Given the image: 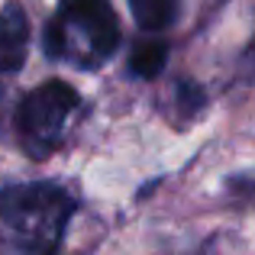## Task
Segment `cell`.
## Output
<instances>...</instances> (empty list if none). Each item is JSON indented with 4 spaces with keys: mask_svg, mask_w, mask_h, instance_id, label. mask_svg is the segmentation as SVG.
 Returning <instances> with one entry per match:
<instances>
[{
    "mask_svg": "<svg viewBox=\"0 0 255 255\" xmlns=\"http://www.w3.org/2000/svg\"><path fill=\"white\" fill-rule=\"evenodd\" d=\"M45 55L94 71L117 52L120 19L110 0H58L45 23Z\"/></svg>",
    "mask_w": 255,
    "mask_h": 255,
    "instance_id": "1",
    "label": "cell"
},
{
    "mask_svg": "<svg viewBox=\"0 0 255 255\" xmlns=\"http://www.w3.org/2000/svg\"><path fill=\"white\" fill-rule=\"evenodd\" d=\"M81 107V97L68 81H42L19 100L13 113V129L26 155L45 158L52 149H58L68 129V120Z\"/></svg>",
    "mask_w": 255,
    "mask_h": 255,
    "instance_id": "3",
    "label": "cell"
},
{
    "mask_svg": "<svg viewBox=\"0 0 255 255\" xmlns=\"http://www.w3.org/2000/svg\"><path fill=\"white\" fill-rule=\"evenodd\" d=\"M165 62H168V42H165L158 32L139 39L129 52V71L136 78H145V81H149V78H158V71L165 68Z\"/></svg>",
    "mask_w": 255,
    "mask_h": 255,
    "instance_id": "5",
    "label": "cell"
},
{
    "mask_svg": "<svg viewBox=\"0 0 255 255\" xmlns=\"http://www.w3.org/2000/svg\"><path fill=\"white\" fill-rule=\"evenodd\" d=\"M78 200L55 181L6 184L0 191V220L29 255H58Z\"/></svg>",
    "mask_w": 255,
    "mask_h": 255,
    "instance_id": "2",
    "label": "cell"
},
{
    "mask_svg": "<svg viewBox=\"0 0 255 255\" xmlns=\"http://www.w3.org/2000/svg\"><path fill=\"white\" fill-rule=\"evenodd\" d=\"M29 55V16L10 0L0 6V75H16Z\"/></svg>",
    "mask_w": 255,
    "mask_h": 255,
    "instance_id": "4",
    "label": "cell"
},
{
    "mask_svg": "<svg viewBox=\"0 0 255 255\" xmlns=\"http://www.w3.org/2000/svg\"><path fill=\"white\" fill-rule=\"evenodd\" d=\"M132 19L139 23V29L145 32H165L178 19L181 0H129Z\"/></svg>",
    "mask_w": 255,
    "mask_h": 255,
    "instance_id": "6",
    "label": "cell"
},
{
    "mask_svg": "<svg viewBox=\"0 0 255 255\" xmlns=\"http://www.w3.org/2000/svg\"><path fill=\"white\" fill-rule=\"evenodd\" d=\"M249 55H255V39H252V45H249Z\"/></svg>",
    "mask_w": 255,
    "mask_h": 255,
    "instance_id": "8",
    "label": "cell"
},
{
    "mask_svg": "<svg viewBox=\"0 0 255 255\" xmlns=\"http://www.w3.org/2000/svg\"><path fill=\"white\" fill-rule=\"evenodd\" d=\"M178 94H181V110H184V117H191L194 110H200V107H204V94H200L197 84L181 81L178 84Z\"/></svg>",
    "mask_w": 255,
    "mask_h": 255,
    "instance_id": "7",
    "label": "cell"
}]
</instances>
